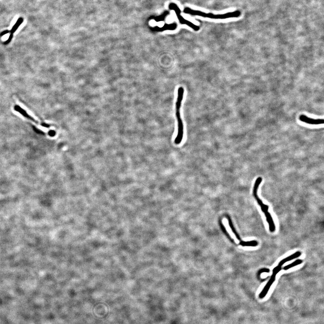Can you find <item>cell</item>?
<instances>
[{
    "instance_id": "6da1fadb",
    "label": "cell",
    "mask_w": 324,
    "mask_h": 324,
    "mask_svg": "<svg viewBox=\"0 0 324 324\" xmlns=\"http://www.w3.org/2000/svg\"><path fill=\"white\" fill-rule=\"evenodd\" d=\"M184 89L183 87H179L178 89L177 92V97L176 102V116L177 119L178 124V132L177 136L174 140V143L176 145H179L182 142L183 138L184 126L182 120L181 116V108L182 100L183 99Z\"/></svg>"
},
{
    "instance_id": "7a4b0ae2",
    "label": "cell",
    "mask_w": 324,
    "mask_h": 324,
    "mask_svg": "<svg viewBox=\"0 0 324 324\" xmlns=\"http://www.w3.org/2000/svg\"><path fill=\"white\" fill-rule=\"evenodd\" d=\"M183 12L185 14H190L192 15L201 16L204 18L216 20H224L229 18H238L241 15V13L239 10H236L233 12H228L223 14H215L212 13H206L199 10H193L189 7H186L184 9Z\"/></svg>"
},
{
    "instance_id": "3957f363",
    "label": "cell",
    "mask_w": 324,
    "mask_h": 324,
    "mask_svg": "<svg viewBox=\"0 0 324 324\" xmlns=\"http://www.w3.org/2000/svg\"><path fill=\"white\" fill-rule=\"evenodd\" d=\"M169 8L170 10H174V11H175L176 14V16H177V18L178 19L179 22L181 24H182L186 25L190 28H192L193 30H194L195 31H198L199 30V29H200L199 26L196 25L192 22L185 20L181 16V10L179 8L178 6H177V5L174 3H170L169 5Z\"/></svg>"
},
{
    "instance_id": "277c9868",
    "label": "cell",
    "mask_w": 324,
    "mask_h": 324,
    "mask_svg": "<svg viewBox=\"0 0 324 324\" xmlns=\"http://www.w3.org/2000/svg\"><path fill=\"white\" fill-rule=\"evenodd\" d=\"M281 267L279 266H276L273 269V273H272V276H271L270 280L268 281L267 284H266L263 290H262V292L260 293L259 295V297L260 299H263L267 295L270 288H271V287L272 286L273 283L275 282V280H276V276L281 270Z\"/></svg>"
},
{
    "instance_id": "5b68a950",
    "label": "cell",
    "mask_w": 324,
    "mask_h": 324,
    "mask_svg": "<svg viewBox=\"0 0 324 324\" xmlns=\"http://www.w3.org/2000/svg\"><path fill=\"white\" fill-rule=\"evenodd\" d=\"M299 118L302 122L311 125H319L324 123L323 119H314L308 117L305 115H301L300 116Z\"/></svg>"
},
{
    "instance_id": "8992f818",
    "label": "cell",
    "mask_w": 324,
    "mask_h": 324,
    "mask_svg": "<svg viewBox=\"0 0 324 324\" xmlns=\"http://www.w3.org/2000/svg\"><path fill=\"white\" fill-rule=\"evenodd\" d=\"M14 109H15V111H16L18 112L19 113H20L21 114H22V115L24 117L26 118H28V119H29L31 121L34 122L35 123H36V124H39L36 120L34 118H33L30 115H29V114L27 113V112L25 111L23 108L20 107V106H18V105L15 106H14Z\"/></svg>"
},
{
    "instance_id": "52a82bcc",
    "label": "cell",
    "mask_w": 324,
    "mask_h": 324,
    "mask_svg": "<svg viewBox=\"0 0 324 324\" xmlns=\"http://www.w3.org/2000/svg\"><path fill=\"white\" fill-rule=\"evenodd\" d=\"M264 214H265V216L266 217V220H267V221L269 224V230L272 232H275L276 227H275V225L274 221H273V218H272L271 214L269 213V212L265 213Z\"/></svg>"
},
{
    "instance_id": "ba28073f",
    "label": "cell",
    "mask_w": 324,
    "mask_h": 324,
    "mask_svg": "<svg viewBox=\"0 0 324 324\" xmlns=\"http://www.w3.org/2000/svg\"><path fill=\"white\" fill-rule=\"evenodd\" d=\"M301 254V253L300 252H297L293 254L292 255H291L290 256H289L288 257L284 258L283 260H282L281 261L279 262L278 266H280V267H282V266L284 265L286 262H289V261H291L293 259H295V258H297L299 257L300 256Z\"/></svg>"
},
{
    "instance_id": "9c48e42d",
    "label": "cell",
    "mask_w": 324,
    "mask_h": 324,
    "mask_svg": "<svg viewBox=\"0 0 324 324\" xmlns=\"http://www.w3.org/2000/svg\"><path fill=\"white\" fill-rule=\"evenodd\" d=\"M23 22H24V19L22 17L19 18L16 21V23H15V24L12 27L11 30L10 31V33L13 34L16 32L18 28L20 27V26L23 23Z\"/></svg>"
},
{
    "instance_id": "30bf717a",
    "label": "cell",
    "mask_w": 324,
    "mask_h": 324,
    "mask_svg": "<svg viewBox=\"0 0 324 324\" xmlns=\"http://www.w3.org/2000/svg\"><path fill=\"white\" fill-rule=\"evenodd\" d=\"M239 244L242 246L255 247L258 245V242L256 240H251L249 241H241Z\"/></svg>"
},
{
    "instance_id": "8fae6325",
    "label": "cell",
    "mask_w": 324,
    "mask_h": 324,
    "mask_svg": "<svg viewBox=\"0 0 324 324\" xmlns=\"http://www.w3.org/2000/svg\"><path fill=\"white\" fill-rule=\"evenodd\" d=\"M302 260H301V259H297V260H296L293 263L285 266V267H284V268H283V269L285 270H288V269H290V268H292V267H295V266H297V265L301 264V263H302Z\"/></svg>"
},
{
    "instance_id": "7c38bea8",
    "label": "cell",
    "mask_w": 324,
    "mask_h": 324,
    "mask_svg": "<svg viewBox=\"0 0 324 324\" xmlns=\"http://www.w3.org/2000/svg\"><path fill=\"white\" fill-rule=\"evenodd\" d=\"M13 34H10V36H9V38H8V39H7V40L6 41H5V42H4V43L3 44H4V45H7L8 44L10 43L11 42V41H12V38H13Z\"/></svg>"
},
{
    "instance_id": "4fadbf2b",
    "label": "cell",
    "mask_w": 324,
    "mask_h": 324,
    "mask_svg": "<svg viewBox=\"0 0 324 324\" xmlns=\"http://www.w3.org/2000/svg\"><path fill=\"white\" fill-rule=\"evenodd\" d=\"M33 128H34V130L35 132H36V133H38V134H44V132L41 131L39 129L36 127H33Z\"/></svg>"
},
{
    "instance_id": "5bb4252c",
    "label": "cell",
    "mask_w": 324,
    "mask_h": 324,
    "mask_svg": "<svg viewBox=\"0 0 324 324\" xmlns=\"http://www.w3.org/2000/svg\"><path fill=\"white\" fill-rule=\"evenodd\" d=\"M270 272L269 269L264 268V269H261L258 272V274H261L262 272Z\"/></svg>"
},
{
    "instance_id": "9a60e30c",
    "label": "cell",
    "mask_w": 324,
    "mask_h": 324,
    "mask_svg": "<svg viewBox=\"0 0 324 324\" xmlns=\"http://www.w3.org/2000/svg\"><path fill=\"white\" fill-rule=\"evenodd\" d=\"M9 33H10V32L9 30L4 31H3V32L1 34L0 36H3Z\"/></svg>"
},
{
    "instance_id": "2e32d148",
    "label": "cell",
    "mask_w": 324,
    "mask_h": 324,
    "mask_svg": "<svg viewBox=\"0 0 324 324\" xmlns=\"http://www.w3.org/2000/svg\"><path fill=\"white\" fill-rule=\"evenodd\" d=\"M49 134L50 136H53L55 135V132L53 131H50L49 132Z\"/></svg>"
}]
</instances>
